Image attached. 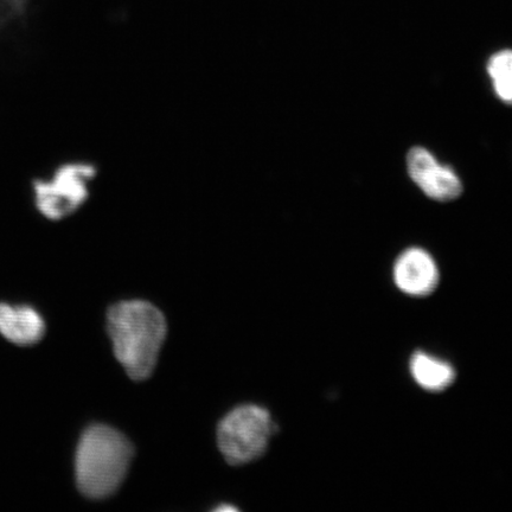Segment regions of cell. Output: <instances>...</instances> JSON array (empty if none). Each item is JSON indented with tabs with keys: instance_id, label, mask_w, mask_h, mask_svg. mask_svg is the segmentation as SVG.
Masks as SVG:
<instances>
[{
	"instance_id": "cell-1",
	"label": "cell",
	"mask_w": 512,
	"mask_h": 512,
	"mask_svg": "<svg viewBox=\"0 0 512 512\" xmlns=\"http://www.w3.org/2000/svg\"><path fill=\"white\" fill-rule=\"evenodd\" d=\"M107 330L115 357L134 381L149 379L166 336V320L156 306L142 300L115 304Z\"/></svg>"
},
{
	"instance_id": "cell-7",
	"label": "cell",
	"mask_w": 512,
	"mask_h": 512,
	"mask_svg": "<svg viewBox=\"0 0 512 512\" xmlns=\"http://www.w3.org/2000/svg\"><path fill=\"white\" fill-rule=\"evenodd\" d=\"M44 332L46 324L32 307L0 303V334L9 342L28 347L40 342Z\"/></svg>"
},
{
	"instance_id": "cell-9",
	"label": "cell",
	"mask_w": 512,
	"mask_h": 512,
	"mask_svg": "<svg viewBox=\"0 0 512 512\" xmlns=\"http://www.w3.org/2000/svg\"><path fill=\"white\" fill-rule=\"evenodd\" d=\"M486 70L499 100L512 105V50L505 49L492 55Z\"/></svg>"
},
{
	"instance_id": "cell-3",
	"label": "cell",
	"mask_w": 512,
	"mask_h": 512,
	"mask_svg": "<svg viewBox=\"0 0 512 512\" xmlns=\"http://www.w3.org/2000/svg\"><path fill=\"white\" fill-rule=\"evenodd\" d=\"M98 169L88 162H67L49 177L32 182V198L38 214L49 221H61L76 214L91 195Z\"/></svg>"
},
{
	"instance_id": "cell-2",
	"label": "cell",
	"mask_w": 512,
	"mask_h": 512,
	"mask_svg": "<svg viewBox=\"0 0 512 512\" xmlns=\"http://www.w3.org/2000/svg\"><path fill=\"white\" fill-rule=\"evenodd\" d=\"M133 453L130 440L114 428L89 427L75 457L76 482L82 494L95 499L114 494L126 477Z\"/></svg>"
},
{
	"instance_id": "cell-5",
	"label": "cell",
	"mask_w": 512,
	"mask_h": 512,
	"mask_svg": "<svg viewBox=\"0 0 512 512\" xmlns=\"http://www.w3.org/2000/svg\"><path fill=\"white\" fill-rule=\"evenodd\" d=\"M409 177L431 200L450 202L463 194L462 179L450 166L441 164L431 151L415 146L407 155Z\"/></svg>"
},
{
	"instance_id": "cell-6",
	"label": "cell",
	"mask_w": 512,
	"mask_h": 512,
	"mask_svg": "<svg viewBox=\"0 0 512 512\" xmlns=\"http://www.w3.org/2000/svg\"><path fill=\"white\" fill-rule=\"evenodd\" d=\"M393 279L395 286L407 296H430L439 285V267L424 248H407L395 261Z\"/></svg>"
},
{
	"instance_id": "cell-8",
	"label": "cell",
	"mask_w": 512,
	"mask_h": 512,
	"mask_svg": "<svg viewBox=\"0 0 512 512\" xmlns=\"http://www.w3.org/2000/svg\"><path fill=\"white\" fill-rule=\"evenodd\" d=\"M409 373L427 392H443L456 380V370L451 363L424 351H416L411 357Z\"/></svg>"
},
{
	"instance_id": "cell-4",
	"label": "cell",
	"mask_w": 512,
	"mask_h": 512,
	"mask_svg": "<svg viewBox=\"0 0 512 512\" xmlns=\"http://www.w3.org/2000/svg\"><path fill=\"white\" fill-rule=\"evenodd\" d=\"M277 431L267 409L246 405L235 408L217 430L220 450L230 465H242L266 452L268 440Z\"/></svg>"
}]
</instances>
